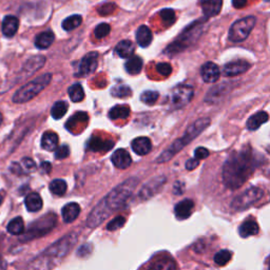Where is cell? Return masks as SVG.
Here are the masks:
<instances>
[{"label": "cell", "instance_id": "9a60e30c", "mask_svg": "<svg viewBox=\"0 0 270 270\" xmlns=\"http://www.w3.org/2000/svg\"><path fill=\"white\" fill-rule=\"evenodd\" d=\"M194 208L195 202L190 199H186L177 203L174 207L176 218H178V220H187L188 217H190L192 212H194Z\"/></svg>", "mask_w": 270, "mask_h": 270}, {"label": "cell", "instance_id": "6f0895ef", "mask_svg": "<svg viewBox=\"0 0 270 270\" xmlns=\"http://www.w3.org/2000/svg\"><path fill=\"white\" fill-rule=\"evenodd\" d=\"M3 120H4V118H3L2 113H0V125H2V123H3Z\"/></svg>", "mask_w": 270, "mask_h": 270}, {"label": "cell", "instance_id": "ba28073f", "mask_svg": "<svg viewBox=\"0 0 270 270\" xmlns=\"http://www.w3.org/2000/svg\"><path fill=\"white\" fill-rule=\"evenodd\" d=\"M263 197V189L260 187L252 186L234 199L233 203H231V209H234L235 211L246 210L254 204L258 203Z\"/></svg>", "mask_w": 270, "mask_h": 270}, {"label": "cell", "instance_id": "7402d4cb", "mask_svg": "<svg viewBox=\"0 0 270 270\" xmlns=\"http://www.w3.org/2000/svg\"><path fill=\"white\" fill-rule=\"evenodd\" d=\"M81 213V206L77 203H69L62 208L61 215L66 223L74 222Z\"/></svg>", "mask_w": 270, "mask_h": 270}, {"label": "cell", "instance_id": "83f0119b", "mask_svg": "<svg viewBox=\"0 0 270 270\" xmlns=\"http://www.w3.org/2000/svg\"><path fill=\"white\" fill-rule=\"evenodd\" d=\"M58 146V135L48 131L42 137V147L47 151H55Z\"/></svg>", "mask_w": 270, "mask_h": 270}, {"label": "cell", "instance_id": "8992f818", "mask_svg": "<svg viewBox=\"0 0 270 270\" xmlns=\"http://www.w3.org/2000/svg\"><path fill=\"white\" fill-rule=\"evenodd\" d=\"M76 243H77V235L70 234L66 237L61 238L60 240L52 244L48 249H46L43 252L41 259H46L48 261L50 260L49 263L57 262L65 258V256L73 249Z\"/></svg>", "mask_w": 270, "mask_h": 270}, {"label": "cell", "instance_id": "484cf974", "mask_svg": "<svg viewBox=\"0 0 270 270\" xmlns=\"http://www.w3.org/2000/svg\"><path fill=\"white\" fill-rule=\"evenodd\" d=\"M55 35L52 31H46L41 34H38L35 38V46L36 48L45 50L48 49L51 45L54 43Z\"/></svg>", "mask_w": 270, "mask_h": 270}, {"label": "cell", "instance_id": "db71d44e", "mask_svg": "<svg viewBox=\"0 0 270 270\" xmlns=\"http://www.w3.org/2000/svg\"><path fill=\"white\" fill-rule=\"evenodd\" d=\"M89 247H90V246L88 245V244H86V245L82 246V247L79 249V251H77V253H79V255H80V256H85V255H88V254L90 253Z\"/></svg>", "mask_w": 270, "mask_h": 270}, {"label": "cell", "instance_id": "681fc988", "mask_svg": "<svg viewBox=\"0 0 270 270\" xmlns=\"http://www.w3.org/2000/svg\"><path fill=\"white\" fill-rule=\"evenodd\" d=\"M199 165H200V161L197 160L196 158H194V159L188 160V161L186 162V165H185V166H186V169H187V170L191 171V170H195Z\"/></svg>", "mask_w": 270, "mask_h": 270}, {"label": "cell", "instance_id": "ac0fdd59", "mask_svg": "<svg viewBox=\"0 0 270 270\" xmlns=\"http://www.w3.org/2000/svg\"><path fill=\"white\" fill-rule=\"evenodd\" d=\"M223 0H202L201 6L206 18L214 17L222 10Z\"/></svg>", "mask_w": 270, "mask_h": 270}, {"label": "cell", "instance_id": "30bf717a", "mask_svg": "<svg viewBox=\"0 0 270 270\" xmlns=\"http://www.w3.org/2000/svg\"><path fill=\"white\" fill-rule=\"evenodd\" d=\"M195 90L188 85H179L175 87L171 94V102L174 108H183L187 106L194 97Z\"/></svg>", "mask_w": 270, "mask_h": 270}, {"label": "cell", "instance_id": "8d00e7d4", "mask_svg": "<svg viewBox=\"0 0 270 270\" xmlns=\"http://www.w3.org/2000/svg\"><path fill=\"white\" fill-rule=\"evenodd\" d=\"M83 18L81 15H72L62 21V29L66 31H72L76 28H79L82 24Z\"/></svg>", "mask_w": 270, "mask_h": 270}, {"label": "cell", "instance_id": "d6986e66", "mask_svg": "<svg viewBox=\"0 0 270 270\" xmlns=\"http://www.w3.org/2000/svg\"><path fill=\"white\" fill-rule=\"evenodd\" d=\"M259 233H260L259 224L256 223L254 218H248V220L244 222L239 228V235L244 239L256 236Z\"/></svg>", "mask_w": 270, "mask_h": 270}, {"label": "cell", "instance_id": "91938a15", "mask_svg": "<svg viewBox=\"0 0 270 270\" xmlns=\"http://www.w3.org/2000/svg\"><path fill=\"white\" fill-rule=\"evenodd\" d=\"M267 270H270V258H269V261H268V267H267Z\"/></svg>", "mask_w": 270, "mask_h": 270}, {"label": "cell", "instance_id": "d4e9b609", "mask_svg": "<svg viewBox=\"0 0 270 270\" xmlns=\"http://www.w3.org/2000/svg\"><path fill=\"white\" fill-rule=\"evenodd\" d=\"M152 32L147 25H140L136 31V42L141 48H147L152 43Z\"/></svg>", "mask_w": 270, "mask_h": 270}, {"label": "cell", "instance_id": "680465c9", "mask_svg": "<svg viewBox=\"0 0 270 270\" xmlns=\"http://www.w3.org/2000/svg\"><path fill=\"white\" fill-rule=\"evenodd\" d=\"M3 200H4V198H3V196H2V195H0V206H2V203H3Z\"/></svg>", "mask_w": 270, "mask_h": 270}, {"label": "cell", "instance_id": "5bb4252c", "mask_svg": "<svg viewBox=\"0 0 270 270\" xmlns=\"http://www.w3.org/2000/svg\"><path fill=\"white\" fill-rule=\"evenodd\" d=\"M220 69L215 65V63L208 61L201 68V76L205 83L211 84L215 83L218 79H220Z\"/></svg>", "mask_w": 270, "mask_h": 270}, {"label": "cell", "instance_id": "74e56055", "mask_svg": "<svg viewBox=\"0 0 270 270\" xmlns=\"http://www.w3.org/2000/svg\"><path fill=\"white\" fill-rule=\"evenodd\" d=\"M68 93H69V96L73 102H80L85 97L84 89H83L82 85H80V84H75V85L71 86L68 90Z\"/></svg>", "mask_w": 270, "mask_h": 270}, {"label": "cell", "instance_id": "e0dca14e", "mask_svg": "<svg viewBox=\"0 0 270 270\" xmlns=\"http://www.w3.org/2000/svg\"><path fill=\"white\" fill-rule=\"evenodd\" d=\"M46 62V58L44 56H33L27 60L21 70V73L24 74V77L33 75L38 70H41Z\"/></svg>", "mask_w": 270, "mask_h": 270}, {"label": "cell", "instance_id": "277c9868", "mask_svg": "<svg viewBox=\"0 0 270 270\" xmlns=\"http://www.w3.org/2000/svg\"><path fill=\"white\" fill-rule=\"evenodd\" d=\"M204 21L205 20H198L194 23H191L189 27H187L183 31V33L177 37V40L174 43L168 46L165 52L170 55H174L176 53L182 52V51L189 48L191 45H194L203 33Z\"/></svg>", "mask_w": 270, "mask_h": 270}, {"label": "cell", "instance_id": "44dd1931", "mask_svg": "<svg viewBox=\"0 0 270 270\" xmlns=\"http://www.w3.org/2000/svg\"><path fill=\"white\" fill-rule=\"evenodd\" d=\"M19 27V20L17 17L8 15L4 18L3 21V33L6 37L11 38L17 33Z\"/></svg>", "mask_w": 270, "mask_h": 270}, {"label": "cell", "instance_id": "f5cc1de1", "mask_svg": "<svg viewBox=\"0 0 270 270\" xmlns=\"http://www.w3.org/2000/svg\"><path fill=\"white\" fill-rule=\"evenodd\" d=\"M247 0H233V5L236 9H242L246 6Z\"/></svg>", "mask_w": 270, "mask_h": 270}, {"label": "cell", "instance_id": "b9f144b4", "mask_svg": "<svg viewBox=\"0 0 270 270\" xmlns=\"http://www.w3.org/2000/svg\"><path fill=\"white\" fill-rule=\"evenodd\" d=\"M159 96L160 94L157 91H145L143 94L140 95V100L148 106H152L158 101Z\"/></svg>", "mask_w": 270, "mask_h": 270}, {"label": "cell", "instance_id": "836d02e7", "mask_svg": "<svg viewBox=\"0 0 270 270\" xmlns=\"http://www.w3.org/2000/svg\"><path fill=\"white\" fill-rule=\"evenodd\" d=\"M8 231L9 234L13 236H20L24 233V224L21 217L17 216L9 223L8 225Z\"/></svg>", "mask_w": 270, "mask_h": 270}, {"label": "cell", "instance_id": "2e32d148", "mask_svg": "<svg viewBox=\"0 0 270 270\" xmlns=\"http://www.w3.org/2000/svg\"><path fill=\"white\" fill-rule=\"evenodd\" d=\"M111 161L113 165L119 169H127L132 163L129 152L125 149H119L115 151L111 158Z\"/></svg>", "mask_w": 270, "mask_h": 270}, {"label": "cell", "instance_id": "816d5d0a", "mask_svg": "<svg viewBox=\"0 0 270 270\" xmlns=\"http://www.w3.org/2000/svg\"><path fill=\"white\" fill-rule=\"evenodd\" d=\"M173 192L176 196H181L184 192V184L181 182H176L173 187Z\"/></svg>", "mask_w": 270, "mask_h": 270}, {"label": "cell", "instance_id": "6da1fadb", "mask_svg": "<svg viewBox=\"0 0 270 270\" xmlns=\"http://www.w3.org/2000/svg\"><path fill=\"white\" fill-rule=\"evenodd\" d=\"M260 165L259 158L249 147L234 151L223 166V182L230 189L236 190L245 184Z\"/></svg>", "mask_w": 270, "mask_h": 270}, {"label": "cell", "instance_id": "d6a6232c", "mask_svg": "<svg viewBox=\"0 0 270 270\" xmlns=\"http://www.w3.org/2000/svg\"><path fill=\"white\" fill-rule=\"evenodd\" d=\"M227 89L225 87V85H221V86H216L214 87L212 90H210V91L208 92L207 96H206V101L207 102H210V104H213V102H217L218 100H220L224 93L227 91Z\"/></svg>", "mask_w": 270, "mask_h": 270}, {"label": "cell", "instance_id": "f6af8a7d", "mask_svg": "<svg viewBox=\"0 0 270 270\" xmlns=\"http://www.w3.org/2000/svg\"><path fill=\"white\" fill-rule=\"evenodd\" d=\"M126 224V218L124 216H117L114 218V220H112L111 222L108 223L107 225V230L109 231H115V230H118L120 228H122L124 225Z\"/></svg>", "mask_w": 270, "mask_h": 270}, {"label": "cell", "instance_id": "ffe728a7", "mask_svg": "<svg viewBox=\"0 0 270 270\" xmlns=\"http://www.w3.org/2000/svg\"><path fill=\"white\" fill-rule=\"evenodd\" d=\"M132 150L138 156H147L152 149V143L148 137H137L133 139L131 144Z\"/></svg>", "mask_w": 270, "mask_h": 270}, {"label": "cell", "instance_id": "7bdbcfd3", "mask_svg": "<svg viewBox=\"0 0 270 270\" xmlns=\"http://www.w3.org/2000/svg\"><path fill=\"white\" fill-rule=\"evenodd\" d=\"M110 31H111V27L108 23H100L94 30V36L95 38H97V40H101V38L108 36Z\"/></svg>", "mask_w": 270, "mask_h": 270}, {"label": "cell", "instance_id": "7dc6e473", "mask_svg": "<svg viewBox=\"0 0 270 270\" xmlns=\"http://www.w3.org/2000/svg\"><path fill=\"white\" fill-rule=\"evenodd\" d=\"M70 154V149L68 146H61L55 150V159L63 160L67 159Z\"/></svg>", "mask_w": 270, "mask_h": 270}, {"label": "cell", "instance_id": "4dcf8cb0", "mask_svg": "<svg viewBox=\"0 0 270 270\" xmlns=\"http://www.w3.org/2000/svg\"><path fill=\"white\" fill-rule=\"evenodd\" d=\"M125 68L129 74L136 75L143 69V59L138 56H132L127 60Z\"/></svg>", "mask_w": 270, "mask_h": 270}, {"label": "cell", "instance_id": "ab89813d", "mask_svg": "<svg viewBox=\"0 0 270 270\" xmlns=\"http://www.w3.org/2000/svg\"><path fill=\"white\" fill-rule=\"evenodd\" d=\"M111 94L114 97H128V96H131L132 95V90L129 86H126V85H121V86H115L112 88L111 90Z\"/></svg>", "mask_w": 270, "mask_h": 270}, {"label": "cell", "instance_id": "ee69618b", "mask_svg": "<svg viewBox=\"0 0 270 270\" xmlns=\"http://www.w3.org/2000/svg\"><path fill=\"white\" fill-rule=\"evenodd\" d=\"M20 166L23 170V173H31L36 170L35 162L29 158H23L20 162Z\"/></svg>", "mask_w": 270, "mask_h": 270}, {"label": "cell", "instance_id": "5b68a950", "mask_svg": "<svg viewBox=\"0 0 270 270\" xmlns=\"http://www.w3.org/2000/svg\"><path fill=\"white\" fill-rule=\"evenodd\" d=\"M51 80H52V74L50 73L38 76L37 79L25 84L19 90H17L16 93L13 95L12 100L15 104H24V102L32 100L51 83Z\"/></svg>", "mask_w": 270, "mask_h": 270}, {"label": "cell", "instance_id": "9c48e42d", "mask_svg": "<svg viewBox=\"0 0 270 270\" xmlns=\"http://www.w3.org/2000/svg\"><path fill=\"white\" fill-rule=\"evenodd\" d=\"M255 17L248 16L236 21L230 27L228 37L233 43H242L249 36L255 25Z\"/></svg>", "mask_w": 270, "mask_h": 270}, {"label": "cell", "instance_id": "4fadbf2b", "mask_svg": "<svg viewBox=\"0 0 270 270\" xmlns=\"http://www.w3.org/2000/svg\"><path fill=\"white\" fill-rule=\"evenodd\" d=\"M250 63L247 62L246 60L239 59L236 61H231L224 67V74L228 77H235L240 74H243L247 72L250 69Z\"/></svg>", "mask_w": 270, "mask_h": 270}, {"label": "cell", "instance_id": "f1b7e54d", "mask_svg": "<svg viewBox=\"0 0 270 270\" xmlns=\"http://www.w3.org/2000/svg\"><path fill=\"white\" fill-rule=\"evenodd\" d=\"M148 270H176V264L169 256H163L154 262Z\"/></svg>", "mask_w": 270, "mask_h": 270}, {"label": "cell", "instance_id": "8fae6325", "mask_svg": "<svg viewBox=\"0 0 270 270\" xmlns=\"http://www.w3.org/2000/svg\"><path fill=\"white\" fill-rule=\"evenodd\" d=\"M167 178L165 176H157L152 178L147 184H145L138 192V199L141 201H147L158 195L165 185Z\"/></svg>", "mask_w": 270, "mask_h": 270}, {"label": "cell", "instance_id": "4316f807", "mask_svg": "<svg viewBox=\"0 0 270 270\" xmlns=\"http://www.w3.org/2000/svg\"><path fill=\"white\" fill-rule=\"evenodd\" d=\"M25 207L30 211V212H37L42 210L43 208V200L42 197L36 194V192H33V194H30L27 196L24 200Z\"/></svg>", "mask_w": 270, "mask_h": 270}, {"label": "cell", "instance_id": "f35d334b", "mask_svg": "<svg viewBox=\"0 0 270 270\" xmlns=\"http://www.w3.org/2000/svg\"><path fill=\"white\" fill-rule=\"evenodd\" d=\"M231 258H233V252L228 249H223V250L218 251L217 253H215L213 260H214L216 265L225 266L226 264L229 263Z\"/></svg>", "mask_w": 270, "mask_h": 270}, {"label": "cell", "instance_id": "bcb514c9", "mask_svg": "<svg viewBox=\"0 0 270 270\" xmlns=\"http://www.w3.org/2000/svg\"><path fill=\"white\" fill-rule=\"evenodd\" d=\"M157 71L163 76H169L172 72V67L167 62H160L157 65Z\"/></svg>", "mask_w": 270, "mask_h": 270}, {"label": "cell", "instance_id": "7a4b0ae2", "mask_svg": "<svg viewBox=\"0 0 270 270\" xmlns=\"http://www.w3.org/2000/svg\"><path fill=\"white\" fill-rule=\"evenodd\" d=\"M137 184L138 179L131 177L111 190L104 199L97 203L91 213L88 215L87 226L89 228H95L107 220L114 211L125 207L133 195Z\"/></svg>", "mask_w": 270, "mask_h": 270}, {"label": "cell", "instance_id": "f907efd6", "mask_svg": "<svg viewBox=\"0 0 270 270\" xmlns=\"http://www.w3.org/2000/svg\"><path fill=\"white\" fill-rule=\"evenodd\" d=\"M115 6L114 4H107L105 6H102L100 9H99V12L101 15H105V14H110V13L113 12Z\"/></svg>", "mask_w": 270, "mask_h": 270}, {"label": "cell", "instance_id": "cb8c5ba5", "mask_svg": "<svg viewBox=\"0 0 270 270\" xmlns=\"http://www.w3.org/2000/svg\"><path fill=\"white\" fill-rule=\"evenodd\" d=\"M268 119L269 117L265 111H260L258 113L253 114L252 117H250L247 121V124H246L247 129L250 131L258 130L263 124H265L268 121Z\"/></svg>", "mask_w": 270, "mask_h": 270}, {"label": "cell", "instance_id": "c3c4849f", "mask_svg": "<svg viewBox=\"0 0 270 270\" xmlns=\"http://www.w3.org/2000/svg\"><path fill=\"white\" fill-rule=\"evenodd\" d=\"M209 157V151L208 149H206L204 147H199L196 149L195 151V158L199 161L201 160H205V159H207Z\"/></svg>", "mask_w": 270, "mask_h": 270}, {"label": "cell", "instance_id": "60d3db41", "mask_svg": "<svg viewBox=\"0 0 270 270\" xmlns=\"http://www.w3.org/2000/svg\"><path fill=\"white\" fill-rule=\"evenodd\" d=\"M161 18L163 22L167 25V27H170L171 24L174 23L175 21V13L172 9H164L160 12Z\"/></svg>", "mask_w": 270, "mask_h": 270}, {"label": "cell", "instance_id": "52a82bcc", "mask_svg": "<svg viewBox=\"0 0 270 270\" xmlns=\"http://www.w3.org/2000/svg\"><path fill=\"white\" fill-rule=\"evenodd\" d=\"M57 223V217L54 213H48L37 221L33 222L27 231H24L23 237L20 239L21 242H29L37 238H42L48 235L52 230Z\"/></svg>", "mask_w": 270, "mask_h": 270}, {"label": "cell", "instance_id": "f546056e", "mask_svg": "<svg viewBox=\"0 0 270 270\" xmlns=\"http://www.w3.org/2000/svg\"><path fill=\"white\" fill-rule=\"evenodd\" d=\"M115 52H117L122 58L132 57L134 53V47L132 42L130 41H123L118 44L115 47Z\"/></svg>", "mask_w": 270, "mask_h": 270}, {"label": "cell", "instance_id": "11a10c76", "mask_svg": "<svg viewBox=\"0 0 270 270\" xmlns=\"http://www.w3.org/2000/svg\"><path fill=\"white\" fill-rule=\"evenodd\" d=\"M42 169L45 173H50L51 169H52V166H51L50 163H47V162H44L42 164Z\"/></svg>", "mask_w": 270, "mask_h": 270}, {"label": "cell", "instance_id": "3957f363", "mask_svg": "<svg viewBox=\"0 0 270 270\" xmlns=\"http://www.w3.org/2000/svg\"><path fill=\"white\" fill-rule=\"evenodd\" d=\"M210 119L208 118H201L196 122L192 123L185 131L182 137L177 138L175 141L167 148L161 156L157 159L158 164H163L169 162L171 159L174 158L175 154L183 150L187 145H189L192 140L197 138L206 128H208L210 125Z\"/></svg>", "mask_w": 270, "mask_h": 270}, {"label": "cell", "instance_id": "d590c367", "mask_svg": "<svg viewBox=\"0 0 270 270\" xmlns=\"http://www.w3.org/2000/svg\"><path fill=\"white\" fill-rule=\"evenodd\" d=\"M68 111V104L66 101H57L54 104V106L51 109V115H52V118L55 120H60L61 118H63V115H65Z\"/></svg>", "mask_w": 270, "mask_h": 270}, {"label": "cell", "instance_id": "603a6c76", "mask_svg": "<svg viewBox=\"0 0 270 270\" xmlns=\"http://www.w3.org/2000/svg\"><path fill=\"white\" fill-rule=\"evenodd\" d=\"M113 146H114V143L112 140H108V139L104 140L98 137H92L89 140V144H88V148L94 152L109 151L113 148Z\"/></svg>", "mask_w": 270, "mask_h": 270}, {"label": "cell", "instance_id": "1f68e13d", "mask_svg": "<svg viewBox=\"0 0 270 270\" xmlns=\"http://www.w3.org/2000/svg\"><path fill=\"white\" fill-rule=\"evenodd\" d=\"M130 115V108L127 105H117L113 107L109 112V118L111 120H121L127 119Z\"/></svg>", "mask_w": 270, "mask_h": 270}, {"label": "cell", "instance_id": "7c38bea8", "mask_svg": "<svg viewBox=\"0 0 270 270\" xmlns=\"http://www.w3.org/2000/svg\"><path fill=\"white\" fill-rule=\"evenodd\" d=\"M98 65V53L90 52L81 60L76 76H87L93 73Z\"/></svg>", "mask_w": 270, "mask_h": 270}, {"label": "cell", "instance_id": "9f6ffc18", "mask_svg": "<svg viewBox=\"0 0 270 270\" xmlns=\"http://www.w3.org/2000/svg\"><path fill=\"white\" fill-rule=\"evenodd\" d=\"M7 269V262L3 259V256L0 255V270H6Z\"/></svg>", "mask_w": 270, "mask_h": 270}, {"label": "cell", "instance_id": "e575fe53", "mask_svg": "<svg viewBox=\"0 0 270 270\" xmlns=\"http://www.w3.org/2000/svg\"><path fill=\"white\" fill-rule=\"evenodd\" d=\"M50 191L54 196L61 197L67 192V183L63 179H54L50 184Z\"/></svg>", "mask_w": 270, "mask_h": 270}]
</instances>
